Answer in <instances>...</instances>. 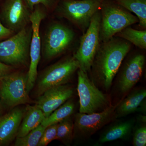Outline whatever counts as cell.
Listing matches in <instances>:
<instances>
[{"mask_svg": "<svg viewBox=\"0 0 146 146\" xmlns=\"http://www.w3.org/2000/svg\"><path fill=\"white\" fill-rule=\"evenodd\" d=\"M131 47L129 42L115 36L106 42H100L90 71L95 84L105 91L110 89Z\"/></svg>", "mask_w": 146, "mask_h": 146, "instance_id": "6da1fadb", "label": "cell"}, {"mask_svg": "<svg viewBox=\"0 0 146 146\" xmlns=\"http://www.w3.org/2000/svg\"><path fill=\"white\" fill-rule=\"evenodd\" d=\"M100 11V42L108 41L123 29L139 22L136 16L115 0H104Z\"/></svg>", "mask_w": 146, "mask_h": 146, "instance_id": "7a4b0ae2", "label": "cell"}, {"mask_svg": "<svg viewBox=\"0 0 146 146\" xmlns=\"http://www.w3.org/2000/svg\"><path fill=\"white\" fill-rule=\"evenodd\" d=\"M104 0H59L56 12L84 33L93 16L100 10Z\"/></svg>", "mask_w": 146, "mask_h": 146, "instance_id": "3957f363", "label": "cell"}, {"mask_svg": "<svg viewBox=\"0 0 146 146\" xmlns=\"http://www.w3.org/2000/svg\"><path fill=\"white\" fill-rule=\"evenodd\" d=\"M32 34L31 26H26L0 42V61L13 67L26 65L29 59Z\"/></svg>", "mask_w": 146, "mask_h": 146, "instance_id": "277c9868", "label": "cell"}, {"mask_svg": "<svg viewBox=\"0 0 146 146\" xmlns=\"http://www.w3.org/2000/svg\"><path fill=\"white\" fill-rule=\"evenodd\" d=\"M79 68L78 62L74 55L65 58L49 66L41 73L37 80V96H40L52 87L68 83Z\"/></svg>", "mask_w": 146, "mask_h": 146, "instance_id": "5b68a950", "label": "cell"}, {"mask_svg": "<svg viewBox=\"0 0 146 146\" xmlns=\"http://www.w3.org/2000/svg\"><path fill=\"white\" fill-rule=\"evenodd\" d=\"M77 73L79 112L92 114L101 112L109 106L107 96L89 78L87 73L79 69Z\"/></svg>", "mask_w": 146, "mask_h": 146, "instance_id": "8992f818", "label": "cell"}, {"mask_svg": "<svg viewBox=\"0 0 146 146\" xmlns=\"http://www.w3.org/2000/svg\"><path fill=\"white\" fill-rule=\"evenodd\" d=\"M101 21L100 11L94 14L86 31L80 38L78 48L74 57L78 62L79 68L85 72H90L94 56L100 41V28Z\"/></svg>", "mask_w": 146, "mask_h": 146, "instance_id": "52a82bcc", "label": "cell"}, {"mask_svg": "<svg viewBox=\"0 0 146 146\" xmlns=\"http://www.w3.org/2000/svg\"><path fill=\"white\" fill-rule=\"evenodd\" d=\"M75 36L72 30L65 25L51 24L45 33L42 44L45 58L52 59L65 52L72 44Z\"/></svg>", "mask_w": 146, "mask_h": 146, "instance_id": "ba28073f", "label": "cell"}, {"mask_svg": "<svg viewBox=\"0 0 146 146\" xmlns=\"http://www.w3.org/2000/svg\"><path fill=\"white\" fill-rule=\"evenodd\" d=\"M27 74L11 73L0 79V98L7 106L30 103L27 90Z\"/></svg>", "mask_w": 146, "mask_h": 146, "instance_id": "9c48e42d", "label": "cell"}, {"mask_svg": "<svg viewBox=\"0 0 146 146\" xmlns=\"http://www.w3.org/2000/svg\"><path fill=\"white\" fill-rule=\"evenodd\" d=\"M117 104L110 105L101 112L92 114L79 112L75 116L74 135L80 138L86 139L116 118V110Z\"/></svg>", "mask_w": 146, "mask_h": 146, "instance_id": "30bf717a", "label": "cell"}, {"mask_svg": "<svg viewBox=\"0 0 146 146\" xmlns=\"http://www.w3.org/2000/svg\"><path fill=\"white\" fill-rule=\"evenodd\" d=\"M35 6L30 17L32 34L30 46V64L27 73V88L29 93L36 83L37 67L41 58V43L39 35V28L42 20L46 18L45 11L40 7Z\"/></svg>", "mask_w": 146, "mask_h": 146, "instance_id": "8fae6325", "label": "cell"}, {"mask_svg": "<svg viewBox=\"0 0 146 146\" xmlns=\"http://www.w3.org/2000/svg\"><path fill=\"white\" fill-rule=\"evenodd\" d=\"M31 13L25 0H5L0 11V21L6 27L17 33L30 22Z\"/></svg>", "mask_w": 146, "mask_h": 146, "instance_id": "7c38bea8", "label": "cell"}, {"mask_svg": "<svg viewBox=\"0 0 146 146\" xmlns=\"http://www.w3.org/2000/svg\"><path fill=\"white\" fill-rule=\"evenodd\" d=\"M145 57L141 53L134 54L124 63L119 73L117 86L120 93L129 92L140 80L143 71Z\"/></svg>", "mask_w": 146, "mask_h": 146, "instance_id": "4fadbf2b", "label": "cell"}, {"mask_svg": "<svg viewBox=\"0 0 146 146\" xmlns=\"http://www.w3.org/2000/svg\"><path fill=\"white\" fill-rule=\"evenodd\" d=\"M72 87L64 84L52 87L38 97L35 105L42 110L45 118L73 96Z\"/></svg>", "mask_w": 146, "mask_h": 146, "instance_id": "5bb4252c", "label": "cell"}, {"mask_svg": "<svg viewBox=\"0 0 146 146\" xmlns=\"http://www.w3.org/2000/svg\"><path fill=\"white\" fill-rule=\"evenodd\" d=\"M24 113L15 108L0 118V145L9 144L16 137Z\"/></svg>", "mask_w": 146, "mask_h": 146, "instance_id": "9a60e30c", "label": "cell"}, {"mask_svg": "<svg viewBox=\"0 0 146 146\" xmlns=\"http://www.w3.org/2000/svg\"><path fill=\"white\" fill-rule=\"evenodd\" d=\"M145 89H137L128 95L117 104L115 112L116 118L123 117L136 111L146 112Z\"/></svg>", "mask_w": 146, "mask_h": 146, "instance_id": "2e32d148", "label": "cell"}, {"mask_svg": "<svg viewBox=\"0 0 146 146\" xmlns=\"http://www.w3.org/2000/svg\"><path fill=\"white\" fill-rule=\"evenodd\" d=\"M135 123V119H131L110 126L101 134L99 143H104L117 140L127 139L133 131Z\"/></svg>", "mask_w": 146, "mask_h": 146, "instance_id": "e0dca14e", "label": "cell"}, {"mask_svg": "<svg viewBox=\"0 0 146 146\" xmlns=\"http://www.w3.org/2000/svg\"><path fill=\"white\" fill-rule=\"evenodd\" d=\"M27 109L18 129L17 138L25 136L41 124L46 118L42 110L36 105L28 106Z\"/></svg>", "mask_w": 146, "mask_h": 146, "instance_id": "ac0fdd59", "label": "cell"}, {"mask_svg": "<svg viewBox=\"0 0 146 146\" xmlns=\"http://www.w3.org/2000/svg\"><path fill=\"white\" fill-rule=\"evenodd\" d=\"M75 105L72 100L65 102L60 107L56 109L48 117L45 118L41 123L45 127L58 123L66 118L71 117L74 113Z\"/></svg>", "mask_w": 146, "mask_h": 146, "instance_id": "d6986e66", "label": "cell"}, {"mask_svg": "<svg viewBox=\"0 0 146 146\" xmlns=\"http://www.w3.org/2000/svg\"><path fill=\"white\" fill-rule=\"evenodd\" d=\"M119 5L136 15L140 27L146 28V0H115Z\"/></svg>", "mask_w": 146, "mask_h": 146, "instance_id": "ffe728a7", "label": "cell"}, {"mask_svg": "<svg viewBox=\"0 0 146 146\" xmlns=\"http://www.w3.org/2000/svg\"><path fill=\"white\" fill-rule=\"evenodd\" d=\"M115 36L126 40L142 49H146V30H137L130 26L127 27Z\"/></svg>", "mask_w": 146, "mask_h": 146, "instance_id": "44dd1931", "label": "cell"}, {"mask_svg": "<svg viewBox=\"0 0 146 146\" xmlns=\"http://www.w3.org/2000/svg\"><path fill=\"white\" fill-rule=\"evenodd\" d=\"M74 136V122L70 117L58 123L55 140L60 141L66 145H70Z\"/></svg>", "mask_w": 146, "mask_h": 146, "instance_id": "7402d4cb", "label": "cell"}, {"mask_svg": "<svg viewBox=\"0 0 146 146\" xmlns=\"http://www.w3.org/2000/svg\"><path fill=\"white\" fill-rule=\"evenodd\" d=\"M46 128L40 124L25 136L17 138L14 146H37Z\"/></svg>", "mask_w": 146, "mask_h": 146, "instance_id": "603a6c76", "label": "cell"}, {"mask_svg": "<svg viewBox=\"0 0 146 146\" xmlns=\"http://www.w3.org/2000/svg\"><path fill=\"white\" fill-rule=\"evenodd\" d=\"M132 145L134 146L146 145V123H141L137 126L133 132Z\"/></svg>", "mask_w": 146, "mask_h": 146, "instance_id": "cb8c5ba5", "label": "cell"}, {"mask_svg": "<svg viewBox=\"0 0 146 146\" xmlns=\"http://www.w3.org/2000/svg\"><path fill=\"white\" fill-rule=\"evenodd\" d=\"M58 124L49 126L46 128L37 146H46L55 140L56 134Z\"/></svg>", "mask_w": 146, "mask_h": 146, "instance_id": "d4e9b609", "label": "cell"}, {"mask_svg": "<svg viewBox=\"0 0 146 146\" xmlns=\"http://www.w3.org/2000/svg\"><path fill=\"white\" fill-rule=\"evenodd\" d=\"M27 6L32 12L35 6L42 5L47 9L51 8L57 5L59 0H25Z\"/></svg>", "mask_w": 146, "mask_h": 146, "instance_id": "484cf974", "label": "cell"}, {"mask_svg": "<svg viewBox=\"0 0 146 146\" xmlns=\"http://www.w3.org/2000/svg\"><path fill=\"white\" fill-rule=\"evenodd\" d=\"M13 66H11L0 61V79L12 72Z\"/></svg>", "mask_w": 146, "mask_h": 146, "instance_id": "4316f807", "label": "cell"}, {"mask_svg": "<svg viewBox=\"0 0 146 146\" xmlns=\"http://www.w3.org/2000/svg\"><path fill=\"white\" fill-rule=\"evenodd\" d=\"M13 33V31L5 27L0 21V41L8 38Z\"/></svg>", "mask_w": 146, "mask_h": 146, "instance_id": "83f0119b", "label": "cell"}, {"mask_svg": "<svg viewBox=\"0 0 146 146\" xmlns=\"http://www.w3.org/2000/svg\"><path fill=\"white\" fill-rule=\"evenodd\" d=\"M0 99H1V98H0ZM1 109V100H0V110Z\"/></svg>", "mask_w": 146, "mask_h": 146, "instance_id": "f1b7e54d", "label": "cell"}, {"mask_svg": "<svg viewBox=\"0 0 146 146\" xmlns=\"http://www.w3.org/2000/svg\"><path fill=\"white\" fill-rule=\"evenodd\" d=\"M0 1H1V0H0Z\"/></svg>", "mask_w": 146, "mask_h": 146, "instance_id": "f546056e", "label": "cell"}]
</instances>
